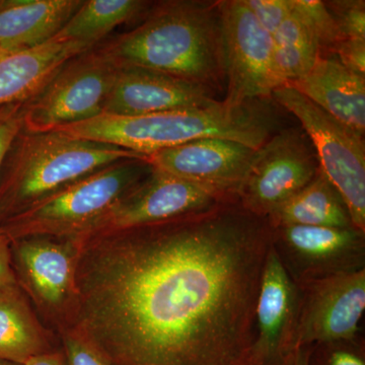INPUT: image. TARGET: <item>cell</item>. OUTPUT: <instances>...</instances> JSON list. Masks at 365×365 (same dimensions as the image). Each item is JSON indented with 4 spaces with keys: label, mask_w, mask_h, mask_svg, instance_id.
Wrapping results in <instances>:
<instances>
[{
    "label": "cell",
    "mask_w": 365,
    "mask_h": 365,
    "mask_svg": "<svg viewBox=\"0 0 365 365\" xmlns=\"http://www.w3.org/2000/svg\"><path fill=\"white\" fill-rule=\"evenodd\" d=\"M297 285L294 350L359 339L365 311V269Z\"/></svg>",
    "instance_id": "8fae6325"
},
{
    "label": "cell",
    "mask_w": 365,
    "mask_h": 365,
    "mask_svg": "<svg viewBox=\"0 0 365 365\" xmlns=\"http://www.w3.org/2000/svg\"><path fill=\"white\" fill-rule=\"evenodd\" d=\"M67 365H111L100 352L72 331L58 333Z\"/></svg>",
    "instance_id": "4316f807"
},
{
    "label": "cell",
    "mask_w": 365,
    "mask_h": 365,
    "mask_svg": "<svg viewBox=\"0 0 365 365\" xmlns=\"http://www.w3.org/2000/svg\"><path fill=\"white\" fill-rule=\"evenodd\" d=\"M23 127V103L0 107V169L14 138Z\"/></svg>",
    "instance_id": "f1b7e54d"
},
{
    "label": "cell",
    "mask_w": 365,
    "mask_h": 365,
    "mask_svg": "<svg viewBox=\"0 0 365 365\" xmlns=\"http://www.w3.org/2000/svg\"><path fill=\"white\" fill-rule=\"evenodd\" d=\"M319 170L316 153L304 136L294 129L282 130L255 151L237 202L249 212L268 218L313 181Z\"/></svg>",
    "instance_id": "30bf717a"
},
{
    "label": "cell",
    "mask_w": 365,
    "mask_h": 365,
    "mask_svg": "<svg viewBox=\"0 0 365 365\" xmlns=\"http://www.w3.org/2000/svg\"><path fill=\"white\" fill-rule=\"evenodd\" d=\"M150 6L143 0H88L54 38L96 47L116 26L138 18Z\"/></svg>",
    "instance_id": "7402d4cb"
},
{
    "label": "cell",
    "mask_w": 365,
    "mask_h": 365,
    "mask_svg": "<svg viewBox=\"0 0 365 365\" xmlns=\"http://www.w3.org/2000/svg\"><path fill=\"white\" fill-rule=\"evenodd\" d=\"M91 48L86 43L59 38L28 49L0 47V107L25 103L66 62Z\"/></svg>",
    "instance_id": "e0dca14e"
},
{
    "label": "cell",
    "mask_w": 365,
    "mask_h": 365,
    "mask_svg": "<svg viewBox=\"0 0 365 365\" xmlns=\"http://www.w3.org/2000/svg\"><path fill=\"white\" fill-rule=\"evenodd\" d=\"M60 346L58 334L41 321L16 283L0 287V360L23 365Z\"/></svg>",
    "instance_id": "d6986e66"
},
{
    "label": "cell",
    "mask_w": 365,
    "mask_h": 365,
    "mask_svg": "<svg viewBox=\"0 0 365 365\" xmlns=\"http://www.w3.org/2000/svg\"><path fill=\"white\" fill-rule=\"evenodd\" d=\"M287 85L359 135H364L365 76L350 71L335 56L319 55L304 78Z\"/></svg>",
    "instance_id": "ac0fdd59"
},
{
    "label": "cell",
    "mask_w": 365,
    "mask_h": 365,
    "mask_svg": "<svg viewBox=\"0 0 365 365\" xmlns=\"http://www.w3.org/2000/svg\"><path fill=\"white\" fill-rule=\"evenodd\" d=\"M78 242L71 237H36L9 245L16 284L53 332L66 330L76 299Z\"/></svg>",
    "instance_id": "ba28073f"
},
{
    "label": "cell",
    "mask_w": 365,
    "mask_h": 365,
    "mask_svg": "<svg viewBox=\"0 0 365 365\" xmlns=\"http://www.w3.org/2000/svg\"><path fill=\"white\" fill-rule=\"evenodd\" d=\"M223 202L227 201L220 200L186 180L153 168L143 182L118 201L81 237L167 222L204 212Z\"/></svg>",
    "instance_id": "4fadbf2b"
},
{
    "label": "cell",
    "mask_w": 365,
    "mask_h": 365,
    "mask_svg": "<svg viewBox=\"0 0 365 365\" xmlns=\"http://www.w3.org/2000/svg\"><path fill=\"white\" fill-rule=\"evenodd\" d=\"M331 51L343 66L365 76V40L344 38Z\"/></svg>",
    "instance_id": "f546056e"
},
{
    "label": "cell",
    "mask_w": 365,
    "mask_h": 365,
    "mask_svg": "<svg viewBox=\"0 0 365 365\" xmlns=\"http://www.w3.org/2000/svg\"><path fill=\"white\" fill-rule=\"evenodd\" d=\"M292 13L302 21L322 49L332 50L340 40L341 35L335 19L325 2L319 0H290Z\"/></svg>",
    "instance_id": "cb8c5ba5"
},
{
    "label": "cell",
    "mask_w": 365,
    "mask_h": 365,
    "mask_svg": "<svg viewBox=\"0 0 365 365\" xmlns=\"http://www.w3.org/2000/svg\"><path fill=\"white\" fill-rule=\"evenodd\" d=\"M272 96L302 124L313 143L319 170L342 197L353 225L365 232V145L359 135L342 122L284 85Z\"/></svg>",
    "instance_id": "52a82bcc"
},
{
    "label": "cell",
    "mask_w": 365,
    "mask_h": 365,
    "mask_svg": "<svg viewBox=\"0 0 365 365\" xmlns=\"http://www.w3.org/2000/svg\"><path fill=\"white\" fill-rule=\"evenodd\" d=\"M153 169L148 158L120 160L47 197L0 227L9 241L36 235L79 239Z\"/></svg>",
    "instance_id": "5b68a950"
},
{
    "label": "cell",
    "mask_w": 365,
    "mask_h": 365,
    "mask_svg": "<svg viewBox=\"0 0 365 365\" xmlns=\"http://www.w3.org/2000/svg\"><path fill=\"white\" fill-rule=\"evenodd\" d=\"M146 155L61 131L21 129L0 169V223L113 163Z\"/></svg>",
    "instance_id": "277c9868"
},
{
    "label": "cell",
    "mask_w": 365,
    "mask_h": 365,
    "mask_svg": "<svg viewBox=\"0 0 365 365\" xmlns=\"http://www.w3.org/2000/svg\"><path fill=\"white\" fill-rule=\"evenodd\" d=\"M23 365H67V360L63 348L60 346L52 351L31 357Z\"/></svg>",
    "instance_id": "1f68e13d"
},
{
    "label": "cell",
    "mask_w": 365,
    "mask_h": 365,
    "mask_svg": "<svg viewBox=\"0 0 365 365\" xmlns=\"http://www.w3.org/2000/svg\"><path fill=\"white\" fill-rule=\"evenodd\" d=\"M264 30L273 35L292 13L290 0H244Z\"/></svg>",
    "instance_id": "83f0119b"
},
{
    "label": "cell",
    "mask_w": 365,
    "mask_h": 365,
    "mask_svg": "<svg viewBox=\"0 0 365 365\" xmlns=\"http://www.w3.org/2000/svg\"><path fill=\"white\" fill-rule=\"evenodd\" d=\"M272 235L267 218L227 201L76 239V299L66 330L111 365H254Z\"/></svg>",
    "instance_id": "6da1fadb"
},
{
    "label": "cell",
    "mask_w": 365,
    "mask_h": 365,
    "mask_svg": "<svg viewBox=\"0 0 365 365\" xmlns=\"http://www.w3.org/2000/svg\"><path fill=\"white\" fill-rule=\"evenodd\" d=\"M117 69L116 62L98 45L72 57L23 103L24 128L52 131L100 116Z\"/></svg>",
    "instance_id": "8992f818"
},
{
    "label": "cell",
    "mask_w": 365,
    "mask_h": 365,
    "mask_svg": "<svg viewBox=\"0 0 365 365\" xmlns=\"http://www.w3.org/2000/svg\"><path fill=\"white\" fill-rule=\"evenodd\" d=\"M297 304L299 288L271 246L257 300L254 365H281L294 351Z\"/></svg>",
    "instance_id": "2e32d148"
},
{
    "label": "cell",
    "mask_w": 365,
    "mask_h": 365,
    "mask_svg": "<svg viewBox=\"0 0 365 365\" xmlns=\"http://www.w3.org/2000/svg\"><path fill=\"white\" fill-rule=\"evenodd\" d=\"M227 81L225 105L241 106L272 96L282 86L273 63L272 35L262 28L244 0L218 2Z\"/></svg>",
    "instance_id": "9c48e42d"
},
{
    "label": "cell",
    "mask_w": 365,
    "mask_h": 365,
    "mask_svg": "<svg viewBox=\"0 0 365 365\" xmlns=\"http://www.w3.org/2000/svg\"><path fill=\"white\" fill-rule=\"evenodd\" d=\"M273 117L256 102L241 106L220 102L207 109L155 113L143 116L102 114L55 129L140 155H153L201 138L237 141L257 150L270 138Z\"/></svg>",
    "instance_id": "3957f363"
},
{
    "label": "cell",
    "mask_w": 365,
    "mask_h": 365,
    "mask_svg": "<svg viewBox=\"0 0 365 365\" xmlns=\"http://www.w3.org/2000/svg\"><path fill=\"white\" fill-rule=\"evenodd\" d=\"M9 237L0 227V287L16 283L11 264Z\"/></svg>",
    "instance_id": "4dcf8cb0"
},
{
    "label": "cell",
    "mask_w": 365,
    "mask_h": 365,
    "mask_svg": "<svg viewBox=\"0 0 365 365\" xmlns=\"http://www.w3.org/2000/svg\"><path fill=\"white\" fill-rule=\"evenodd\" d=\"M83 0H2L0 47L28 49L49 42L76 14Z\"/></svg>",
    "instance_id": "ffe728a7"
},
{
    "label": "cell",
    "mask_w": 365,
    "mask_h": 365,
    "mask_svg": "<svg viewBox=\"0 0 365 365\" xmlns=\"http://www.w3.org/2000/svg\"><path fill=\"white\" fill-rule=\"evenodd\" d=\"M0 365H21L14 364V362L4 361V360H0Z\"/></svg>",
    "instance_id": "836d02e7"
},
{
    "label": "cell",
    "mask_w": 365,
    "mask_h": 365,
    "mask_svg": "<svg viewBox=\"0 0 365 365\" xmlns=\"http://www.w3.org/2000/svg\"><path fill=\"white\" fill-rule=\"evenodd\" d=\"M272 248L297 284L365 269V232L354 227H275Z\"/></svg>",
    "instance_id": "7c38bea8"
},
{
    "label": "cell",
    "mask_w": 365,
    "mask_h": 365,
    "mask_svg": "<svg viewBox=\"0 0 365 365\" xmlns=\"http://www.w3.org/2000/svg\"><path fill=\"white\" fill-rule=\"evenodd\" d=\"M98 47L117 64L153 69L209 88L225 76L218 2H160L134 30Z\"/></svg>",
    "instance_id": "7a4b0ae2"
},
{
    "label": "cell",
    "mask_w": 365,
    "mask_h": 365,
    "mask_svg": "<svg viewBox=\"0 0 365 365\" xmlns=\"http://www.w3.org/2000/svg\"><path fill=\"white\" fill-rule=\"evenodd\" d=\"M309 365H365L364 342L359 338L312 346Z\"/></svg>",
    "instance_id": "d4e9b609"
},
{
    "label": "cell",
    "mask_w": 365,
    "mask_h": 365,
    "mask_svg": "<svg viewBox=\"0 0 365 365\" xmlns=\"http://www.w3.org/2000/svg\"><path fill=\"white\" fill-rule=\"evenodd\" d=\"M326 6L343 38L365 40L364 0H337L327 2Z\"/></svg>",
    "instance_id": "484cf974"
},
{
    "label": "cell",
    "mask_w": 365,
    "mask_h": 365,
    "mask_svg": "<svg viewBox=\"0 0 365 365\" xmlns=\"http://www.w3.org/2000/svg\"><path fill=\"white\" fill-rule=\"evenodd\" d=\"M255 150L237 141L201 138L148 155L155 169L186 180L222 201H237V192Z\"/></svg>",
    "instance_id": "5bb4252c"
},
{
    "label": "cell",
    "mask_w": 365,
    "mask_h": 365,
    "mask_svg": "<svg viewBox=\"0 0 365 365\" xmlns=\"http://www.w3.org/2000/svg\"><path fill=\"white\" fill-rule=\"evenodd\" d=\"M312 347H300L285 357L281 365H309Z\"/></svg>",
    "instance_id": "d6a6232c"
},
{
    "label": "cell",
    "mask_w": 365,
    "mask_h": 365,
    "mask_svg": "<svg viewBox=\"0 0 365 365\" xmlns=\"http://www.w3.org/2000/svg\"><path fill=\"white\" fill-rule=\"evenodd\" d=\"M272 39L274 69L282 86L304 78L321 55L316 40L294 13L281 24Z\"/></svg>",
    "instance_id": "603a6c76"
},
{
    "label": "cell",
    "mask_w": 365,
    "mask_h": 365,
    "mask_svg": "<svg viewBox=\"0 0 365 365\" xmlns=\"http://www.w3.org/2000/svg\"><path fill=\"white\" fill-rule=\"evenodd\" d=\"M267 220L273 228L289 225L354 227L342 197L321 170L313 181L274 211Z\"/></svg>",
    "instance_id": "44dd1931"
},
{
    "label": "cell",
    "mask_w": 365,
    "mask_h": 365,
    "mask_svg": "<svg viewBox=\"0 0 365 365\" xmlns=\"http://www.w3.org/2000/svg\"><path fill=\"white\" fill-rule=\"evenodd\" d=\"M117 66L116 78L106 98L103 114L143 116L207 109L220 103L213 98L207 86L144 67Z\"/></svg>",
    "instance_id": "9a60e30c"
}]
</instances>
